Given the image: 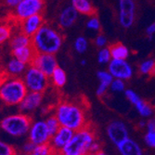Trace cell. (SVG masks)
<instances>
[{"label": "cell", "mask_w": 155, "mask_h": 155, "mask_svg": "<svg viewBox=\"0 0 155 155\" xmlns=\"http://www.w3.org/2000/svg\"><path fill=\"white\" fill-rule=\"evenodd\" d=\"M144 141L147 146L155 148V131H147L144 137Z\"/></svg>", "instance_id": "cell-36"}, {"label": "cell", "mask_w": 155, "mask_h": 155, "mask_svg": "<svg viewBox=\"0 0 155 155\" xmlns=\"http://www.w3.org/2000/svg\"><path fill=\"white\" fill-rule=\"evenodd\" d=\"M97 76L100 80V83L105 84L107 86L110 87V84L114 81V76H112L109 71H98L97 74Z\"/></svg>", "instance_id": "cell-31"}, {"label": "cell", "mask_w": 155, "mask_h": 155, "mask_svg": "<svg viewBox=\"0 0 155 155\" xmlns=\"http://www.w3.org/2000/svg\"><path fill=\"white\" fill-rule=\"evenodd\" d=\"M27 68V64L12 57L5 65V75L10 77H21L26 72Z\"/></svg>", "instance_id": "cell-17"}, {"label": "cell", "mask_w": 155, "mask_h": 155, "mask_svg": "<svg viewBox=\"0 0 155 155\" xmlns=\"http://www.w3.org/2000/svg\"><path fill=\"white\" fill-rule=\"evenodd\" d=\"M42 101H43V93L29 91L19 105V110L23 114L31 112L41 105Z\"/></svg>", "instance_id": "cell-15"}, {"label": "cell", "mask_w": 155, "mask_h": 155, "mask_svg": "<svg viewBox=\"0 0 155 155\" xmlns=\"http://www.w3.org/2000/svg\"><path fill=\"white\" fill-rule=\"evenodd\" d=\"M0 155H17V150L10 144L1 141L0 143Z\"/></svg>", "instance_id": "cell-32"}, {"label": "cell", "mask_w": 155, "mask_h": 155, "mask_svg": "<svg viewBox=\"0 0 155 155\" xmlns=\"http://www.w3.org/2000/svg\"><path fill=\"white\" fill-rule=\"evenodd\" d=\"M110 90L114 91V92H124L125 91V84L124 80L121 79H114L112 83L110 84Z\"/></svg>", "instance_id": "cell-33"}, {"label": "cell", "mask_w": 155, "mask_h": 155, "mask_svg": "<svg viewBox=\"0 0 155 155\" xmlns=\"http://www.w3.org/2000/svg\"><path fill=\"white\" fill-rule=\"evenodd\" d=\"M95 43L96 45L98 47V48H105V46L107 45V38L105 35H98L97 37H96V40H95Z\"/></svg>", "instance_id": "cell-38"}, {"label": "cell", "mask_w": 155, "mask_h": 155, "mask_svg": "<svg viewBox=\"0 0 155 155\" xmlns=\"http://www.w3.org/2000/svg\"><path fill=\"white\" fill-rule=\"evenodd\" d=\"M33 123L31 116L27 114L20 112L4 117L1 120L0 125L6 134L13 137H21L29 133Z\"/></svg>", "instance_id": "cell-5"}, {"label": "cell", "mask_w": 155, "mask_h": 155, "mask_svg": "<svg viewBox=\"0 0 155 155\" xmlns=\"http://www.w3.org/2000/svg\"><path fill=\"white\" fill-rule=\"evenodd\" d=\"M108 71L114 78L124 81L129 80L133 76V68L126 60L112 59L108 64Z\"/></svg>", "instance_id": "cell-10"}, {"label": "cell", "mask_w": 155, "mask_h": 155, "mask_svg": "<svg viewBox=\"0 0 155 155\" xmlns=\"http://www.w3.org/2000/svg\"><path fill=\"white\" fill-rule=\"evenodd\" d=\"M61 126H65L74 131L80 130L87 125L86 112L77 103L73 101H61L54 110Z\"/></svg>", "instance_id": "cell-1"}, {"label": "cell", "mask_w": 155, "mask_h": 155, "mask_svg": "<svg viewBox=\"0 0 155 155\" xmlns=\"http://www.w3.org/2000/svg\"><path fill=\"white\" fill-rule=\"evenodd\" d=\"M28 138L35 145L49 143L51 135L48 131L46 121H35L33 123L28 133Z\"/></svg>", "instance_id": "cell-8"}, {"label": "cell", "mask_w": 155, "mask_h": 155, "mask_svg": "<svg viewBox=\"0 0 155 155\" xmlns=\"http://www.w3.org/2000/svg\"><path fill=\"white\" fill-rule=\"evenodd\" d=\"M30 65L36 67L48 77L52 75L56 68L59 66L55 55L47 53H37Z\"/></svg>", "instance_id": "cell-11"}, {"label": "cell", "mask_w": 155, "mask_h": 155, "mask_svg": "<svg viewBox=\"0 0 155 155\" xmlns=\"http://www.w3.org/2000/svg\"><path fill=\"white\" fill-rule=\"evenodd\" d=\"M32 45V37L28 36L27 35L23 34L22 32H18L14 34L9 40V47L10 49L27 47Z\"/></svg>", "instance_id": "cell-20"}, {"label": "cell", "mask_w": 155, "mask_h": 155, "mask_svg": "<svg viewBox=\"0 0 155 155\" xmlns=\"http://www.w3.org/2000/svg\"><path fill=\"white\" fill-rule=\"evenodd\" d=\"M78 11L71 5L67 6L64 8L59 15L58 18V23L59 25L63 28V29H67V28L72 27L78 19Z\"/></svg>", "instance_id": "cell-16"}, {"label": "cell", "mask_w": 155, "mask_h": 155, "mask_svg": "<svg viewBox=\"0 0 155 155\" xmlns=\"http://www.w3.org/2000/svg\"><path fill=\"white\" fill-rule=\"evenodd\" d=\"M87 28L92 31H100L101 22H100V20L97 19V17H96L95 15L91 16L87 21Z\"/></svg>", "instance_id": "cell-35"}, {"label": "cell", "mask_w": 155, "mask_h": 155, "mask_svg": "<svg viewBox=\"0 0 155 155\" xmlns=\"http://www.w3.org/2000/svg\"><path fill=\"white\" fill-rule=\"evenodd\" d=\"M139 72L144 75L155 74V61L153 59H148L142 61L139 65Z\"/></svg>", "instance_id": "cell-24"}, {"label": "cell", "mask_w": 155, "mask_h": 155, "mask_svg": "<svg viewBox=\"0 0 155 155\" xmlns=\"http://www.w3.org/2000/svg\"><path fill=\"white\" fill-rule=\"evenodd\" d=\"M36 54H37V52L35 51V49L34 48V47L32 45L11 49L12 57L18 59L19 61L24 62L27 65H30L32 63Z\"/></svg>", "instance_id": "cell-18"}, {"label": "cell", "mask_w": 155, "mask_h": 155, "mask_svg": "<svg viewBox=\"0 0 155 155\" xmlns=\"http://www.w3.org/2000/svg\"><path fill=\"white\" fill-rule=\"evenodd\" d=\"M74 132L75 131L65 127V126H61L59 131L51 137L49 143L56 151V153H57V155L70 142V140L73 138Z\"/></svg>", "instance_id": "cell-13"}, {"label": "cell", "mask_w": 155, "mask_h": 155, "mask_svg": "<svg viewBox=\"0 0 155 155\" xmlns=\"http://www.w3.org/2000/svg\"><path fill=\"white\" fill-rule=\"evenodd\" d=\"M12 37L11 27L7 23H2L0 26V43L4 44L5 42L10 40Z\"/></svg>", "instance_id": "cell-30"}, {"label": "cell", "mask_w": 155, "mask_h": 155, "mask_svg": "<svg viewBox=\"0 0 155 155\" xmlns=\"http://www.w3.org/2000/svg\"><path fill=\"white\" fill-rule=\"evenodd\" d=\"M75 51L79 54H84L88 48V42L84 36H78L74 44Z\"/></svg>", "instance_id": "cell-28"}, {"label": "cell", "mask_w": 155, "mask_h": 155, "mask_svg": "<svg viewBox=\"0 0 155 155\" xmlns=\"http://www.w3.org/2000/svg\"><path fill=\"white\" fill-rule=\"evenodd\" d=\"M111 58L114 60H126L129 56V49L122 43H116L110 47Z\"/></svg>", "instance_id": "cell-22"}, {"label": "cell", "mask_w": 155, "mask_h": 155, "mask_svg": "<svg viewBox=\"0 0 155 155\" xmlns=\"http://www.w3.org/2000/svg\"><path fill=\"white\" fill-rule=\"evenodd\" d=\"M34 153L35 155H57V153H56L50 143L36 145Z\"/></svg>", "instance_id": "cell-27"}, {"label": "cell", "mask_w": 155, "mask_h": 155, "mask_svg": "<svg viewBox=\"0 0 155 155\" xmlns=\"http://www.w3.org/2000/svg\"><path fill=\"white\" fill-rule=\"evenodd\" d=\"M110 87L109 86H107V84H102V83H100V84H98V87H97V95L98 96V97H102L106 92H107V90H108V88H109Z\"/></svg>", "instance_id": "cell-39"}, {"label": "cell", "mask_w": 155, "mask_h": 155, "mask_svg": "<svg viewBox=\"0 0 155 155\" xmlns=\"http://www.w3.org/2000/svg\"><path fill=\"white\" fill-rule=\"evenodd\" d=\"M86 64H87V61H84V60H82V61H81V65L84 66V65H86Z\"/></svg>", "instance_id": "cell-46"}, {"label": "cell", "mask_w": 155, "mask_h": 155, "mask_svg": "<svg viewBox=\"0 0 155 155\" xmlns=\"http://www.w3.org/2000/svg\"><path fill=\"white\" fill-rule=\"evenodd\" d=\"M138 125H139V127L143 128V127H145V126H147V123L145 121H140L139 124H138Z\"/></svg>", "instance_id": "cell-45"}, {"label": "cell", "mask_w": 155, "mask_h": 155, "mask_svg": "<svg viewBox=\"0 0 155 155\" xmlns=\"http://www.w3.org/2000/svg\"><path fill=\"white\" fill-rule=\"evenodd\" d=\"M21 1L22 0H4V3L8 8L14 9Z\"/></svg>", "instance_id": "cell-40"}, {"label": "cell", "mask_w": 155, "mask_h": 155, "mask_svg": "<svg viewBox=\"0 0 155 155\" xmlns=\"http://www.w3.org/2000/svg\"><path fill=\"white\" fill-rule=\"evenodd\" d=\"M146 34L149 37L152 36L154 34H155V22H152L150 23L146 29Z\"/></svg>", "instance_id": "cell-42"}, {"label": "cell", "mask_w": 155, "mask_h": 155, "mask_svg": "<svg viewBox=\"0 0 155 155\" xmlns=\"http://www.w3.org/2000/svg\"><path fill=\"white\" fill-rule=\"evenodd\" d=\"M135 108L137 110L138 114L141 115L142 117H144V118L150 117L152 115V114H153L152 108L148 103H146L145 101H143L142 100L140 101L138 103H137L135 105Z\"/></svg>", "instance_id": "cell-26"}, {"label": "cell", "mask_w": 155, "mask_h": 155, "mask_svg": "<svg viewBox=\"0 0 155 155\" xmlns=\"http://www.w3.org/2000/svg\"><path fill=\"white\" fill-rule=\"evenodd\" d=\"M48 76L33 65H29L22 79L29 91L43 93L48 86Z\"/></svg>", "instance_id": "cell-6"}, {"label": "cell", "mask_w": 155, "mask_h": 155, "mask_svg": "<svg viewBox=\"0 0 155 155\" xmlns=\"http://www.w3.org/2000/svg\"><path fill=\"white\" fill-rule=\"evenodd\" d=\"M51 77V80H52V84L56 87H63L65 84H66V82H67V74L65 73V71L61 68V67H57L56 70L54 71V73L52 74V75L50 76Z\"/></svg>", "instance_id": "cell-23"}, {"label": "cell", "mask_w": 155, "mask_h": 155, "mask_svg": "<svg viewBox=\"0 0 155 155\" xmlns=\"http://www.w3.org/2000/svg\"><path fill=\"white\" fill-rule=\"evenodd\" d=\"M44 24V18L42 14H36L20 21V31L28 36L33 37Z\"/></svg>", "instance_id": "cell-14"}, {"label": "cell", "mask_w": 155, "mask_h": 155, "mask_svg": "<svg viewBox=\"0 0 155 155\" xmlns=\"http://www.w3.org/2000/svg\"><path fill=\"white\" fill-rule=\"evenodd\" d=\"M124 95H125V97L127 98V100L129 101V102L131 104H133L134 106L138 103L140 101H141V97H140L134 90L132 89H126L124 91Z\"/></svg>", "instance_id": "cell-34"}, {"label": "cell", "mask_w": 155, "mask_h": 155, "mask_svg": "<svg viewBox=\"0 0 155 155\" xmlns=\"http://www.w3.org/2000/svg\"><path fill=\"white\" fill-rule=\"evenodd\" d=\"M46 124L48 125V131H49L51 137L54 136L56 133L59 131V129L61 127V123L59 122L58 118L56 117L55 114H52V115L48 116L46 119Z\"/></svg>", "instance_id": "cell-25"}, {"label": "cell", "mask_w": 155, "mask_h": 155, "mask_svg": "<svg viewBox=\"0 0 155 155\" xmlns=\"http://www.w3.org/2000/svg\"><path fill=\"white\" fill-rule=\"evenodd\" d=\"M96 140V133L92 126H86L74 132L70 142L58 153V155H88L90 147Z\"/></svg>", "instance_id": "cell-4"}, {"label": "cell", "mask_w": 155, "mask_h": 155, "mask_svg": "<svg viewBox=\"0 0 155 155\" xmlns=\"http://www.w3.org/2000/svg\"><path fill=\"white\" fill-rule=\"evenodd\" d=\"M116 147L121 155H143L141 147L134 139L129 137L124 139Z\"/></svg>", "instance_id": "cell-19"}, {"label": "cell", "mask_w": 155, "mask_h": 155, "mask_svg": "<svg viewBox=\"0 0 155 155\" xmlns=\"http://www.w3.org/2000/svg\"><path fill=\"white\" fill-rule=\"evenodd\" d=\"M136 18V4L134 0H119L118 20L122 27L130 28Z\"/></svg>", "instance_id": "cell-9"}, {"label": "cell", "mask_w": 155, "mask_h": 155, "mask_svg": "<svg viewBox=\"0 0 155 155\" xmlns=\"http://www.w3.org/2000/svg\"><path fill=\"white\" fill-rule=\"evenodd\" d=\"M44 7L45 0H22L13 9V17L20 22L31 16L41 14Z\"/></svg>", "instance_id": "cell-7"}, {"label": "cell", "mask_w": 155, "mask_h": 155, "mask_svg": "<svg viewBox=\"0 0 155 155\" xmlns=\"http://www.w3.org/2000/svg\"><path fill=\"white\" fill-rule=\"evenodd\" d=\"M29 92L22 77L6 76L0 87V98L7 106H19Z\"/></svg>", "instance_id": "cell-3"}, {"label": "cell", "mask_w": 155, "mask_h": 155, "mask_svg": "<svg viewBox=\"0 0 155 155\" xmlns=\"http://www.w3.org/2000/svg\"><path fill=\"white\" fill-rule=\"evenodd\" d=\"M71 4L80 14L88 16L94 15L95 8L92 6L90 0H71Z\"/></svg>", "instance_id": "cell-21"}, {"label": "cell", "mask_w": 155, "mask_h": 155, "mask_svg": "<svg viewBox=\"0 0 155 155\" xmlns=\"http://www.w3.org/2000/svg\"><path fill=\"white\" fill-rule=\"evenodd\" d=\"M107 135L110 141L115 146L120 144L124 139L128 138V129L122 121H112L107 125Z\"/></svg>", "instance_id": "cell-12"}, {"label": "cell", "mask_w": 155, "mask_h": 155, "mask_svg": "<svg viewBox=\"0 0 155 155\" xmlns=\"http://www.w3.org/2000/svg\"><path fill=\"white\" fill-rule=\"evenodd\" d=\"M101 143L97 142V140H95V141L92 143L91 147H90V153H96L97 151L101 150Z\"/></svg>", "instance_id": "cell-41"}, {"label": "cell", "mask_w": 155, "mask_h": 155, "mask_svg": "<svg viewBox=\"0 0 155 155\" xmlns=\"http://www.w3.org/2000/svg\"><path fill=\"white\" fill-rule=\"evenodd\" d=\"M21 155H35V154L33 152V153H22Z\"/></svg>", "instance_id": "cell-47"}, {"label": "cell", "mask_w": 155, "mask_h": 155, "mask_svg": "<svg viewBox=\"0 0 155 155\" xmlns=\"http://www.w3.org/2000/svg\"><path fill=\"white\" fill-rule=\"evenodd\" d=\"M112 60L111 53L110 48H102L97 53V61L101 64H109V62Z\"/></svg>", "instance_id": "cell-29"}, {"label": "cell", "mask_w": 155, "mask_h": 155, "mask_svg": "<svg viewBox=\"0 0 155 155\" xmlns=\"http://www.w3.org/2000/svg\"><path fill=\"white\" fill-rule=\"evenodd\" d=\"M63 44V37L52 26L45 23L32 37V46L37 53L55 55Z\"/></svg>", "instance_id": "cell-2"}, {"label": "cell", "mask_w": 155, "mask_h": 155, "mask_svg": "<svg viewBox=\"0 0 155 155\" xmlns=\"http://www.w3.org/2000/svg\"><path fill=\"white\" fill-rule=\"evenodd\" d=\"M88 155H108V154L105 153V152L102 151V150H100V151H97V152H96V153H89Z\"/></svg>", "instance_id": "cell-44"}, {"label": "cell", "mask_w": 155, "mask_h": 155, "mask_svg": "<svg viewBox=\"0 0 155 155\" xmlns=\"http://www.w3.org/2000/svg\"><path fill=\"white\" fill-rule=\"evenodd\" d=\"M35 147L36 145L35 143H33L31 140H28L21 147V153H33Z\"/></svg>", "instance_id": "cell-37"}, {"label": "cell", "mask_w": 155, "mask_h": 155, "mask_svg": "<svg viewBox=\"0 0 155 155\" xmlns=\"http://www.w3.org/2000/svg\"><path fill=\"white\" fill-rule=\"evenodd\" d=\"M147 131H155V119H150L147 122Z\"/></svg>", "instance_id": "cell-43"}]
</instances>
